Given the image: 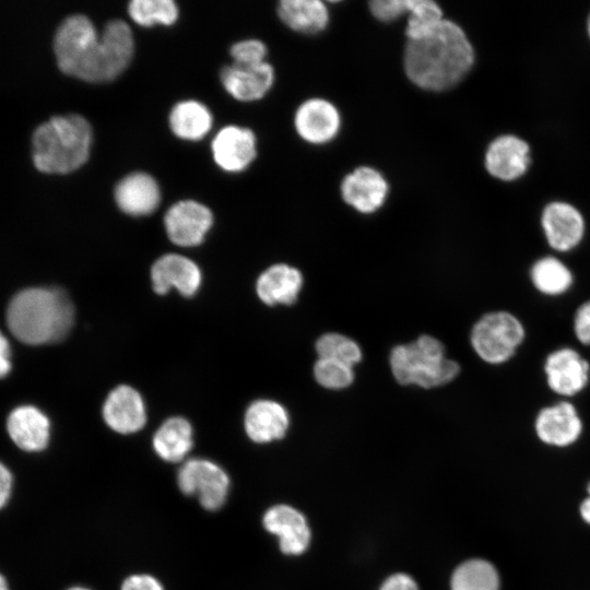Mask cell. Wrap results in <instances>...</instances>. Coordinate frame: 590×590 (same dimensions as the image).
<instances>
[{"label": "cell", "instance_id": "21", "mask_svg": "<svg viewBox=\"0 0 590 590\" xmlns=\"http://www.w3.org/2000/svg\"><path fill=\"white\" fill-rule=\"evenodd\" d=\"M103 417L106 424L119 434L135 433L146 422L143 399L132 387L118 386L105 400Z\"/></svg>", "mask_w": 590, "mask_h": 590}, {"label": "cell", "instance_id": "22", "mask_svg": "<svg viewBox=\"0 0 590 590\" xmlns=\"http://www.w3.org/2000/svg\"><path fill=\"white\" fill-rule=\"evenodd\" d=\"M267 531L279 536L280 548L284 554L298 555L308 546L310 530L305 517L286 505L271 507L263 516Z\"/></svg>", "mask_w": 590, "mask_h": 590}, {"label": "cell", "instance_id": "28", "mask_svg": "<svg viewBox=\"0 0 590 590\" xmlns=\"http://www.w3.org/2000/svg\"><path fill=\"white\" fill-rule=\"evenodd\" d=\"M192 427L184 417H170L155 432L153 448L167 462L181 461L192 448Z\"/></svg>", "mask_w": 590, "mask_h": 590}, {"label": "cell", "instance_id": "14", "mask_svg": "<svg viewBox=\"0 0 590 590\" xmlns=\"http://www.w3.org/2000/svg\"><path fill=\"white\" fill-rule=\"evenodd\" d=\"M211 153L214 163L222 170L240 173L257 157V138L249 128L227 125L214 135Z\"/></svg>", "mask_w": 590, "mask_h": 590}, {"label": "cell", "instance_id": "41", "mask_svg": "<svg viewBox=\"0 0 590 590\" xmlns=\"http://www.w3.org/2000/svg\"><path fill=\"white\" fill-rule=\"evenodd\" d=\"M580 514L583 520L590 523V496L582 502L580 506Z\"/></svg>", "mask_w": 590, "mask_h": 590}, {"label": "cell", "instance_id": "18", "mask_svg": "<svg viewBox=\"0 0 590 590\" xmlns=\"http://www.w3.org/2000/svg\"><path fill=\"white\" fill-rule=\"evenodd\" d=\"M114 200L125 214L145 216L156 211L162 192L156 179L145 172H132L115 186Z\"/></svg>", "mask_w": 590, "mask_h": 590}, {"label": "cell", "instance_id": "39", "mask_svg": "<svg viewBox=\"0 0 590 590\" xmlns=\"http://www.w3.org/2000/svg\"><path fill=\"white\" fill-rule=\"evenodd\" d=\"M380 590H418V588L410 576L396 574L386 579Z\"/></svg>", "mask_w": 590, "mask_h": 590}, {"label": "cell", "instance_id": "8", "mask_svg": "<svg viewBox=\"0 0 590 590\" xmlns=\"http://www.w3.org/2000/svg\"><path fill=\"white\" fill-rule=\"evenodd\" d=\"M542 370L548 390L558 399H574L590 382V363L573 346L563 345L548 352Z\"/></svg>", "mask_w": 590, "mask_h": 590}, {"label": "cell", "instance_id": "4", "mask_svg": "<svg viewBox=\"0 0 590 590\" xmlns=\"http://www.w3.org/2000/svg\"><path fill=\"white\" fill-rule=\"evenodd\" d=\"M442 344L435 338L422 335L416 341L393 347L391 370L401 385L434 388L453 380L460 371L457 362L444 355Z\"/></svg>", "mask_w": 590, "mask_h": 590}, {"label": "cell", "instance_id": "31", "mask_svg": "<svg viewBox=\"0 0 590 590\" xmlns=\"http://www.w3.org/2000/svg\"><path fill=\"white\" fill-rule=\"evenodd\" d=\"M408 40L425 36L444 20L441 8L432 0H408Z\"/></svg>", "mask_w": 590, "mask_h": 590}, {"label": "cell", "instance_id": "29", "mask_svg": "<svg viewBox=\"0 0 590 590\" xmlns=\"http://www.w3.org/2000/svg\"><path fill=\"white\" fill-rule=\"evenodd\" d=\"M499 578L495 567L483 559L461 564L453 573L451 590H498Z\"/></svg>", "mask_w": 590, "mask_h": 590}, {"label": "cell", "instance_id": "35", "mask_svg": "<svg viewBox=\"0 0 590 590\" xmlns=\"http://www.w3.org/2000/svg\"><path fill=\"white\" fill-rule=\"evenodd\" d=\"M370 13L380 22H393L408 13V0H373Z\"/></svg>", "mask_w": 590, "mask_h": 590}, {"label": "cell", "instance_id": "1", "mask_svg": "<svg viewBox=\"0 0 590 590\" xmlns=\"http://www.w3.org/2000/svg\"><path fill=\"white\" fill-rule=\"evenodd\" d=\"M474 61V48L463 28L446 19L425 36L408 40L403 56L409 80L430 92L457 85Z\"/></svg>", "mask_w": 590, "mask_h": 590}, {"label": "cell", "instance_id": "27", "mask_svg": "<svg viewBox=\"0 0 590 590\" xmlns=\"http://www.w3.org/2000/svg\"><path fill=\"white\" fill-rule=\"evenodd\" d=\"M276 11L287 27L302 34L320 33L329 23V10L320 0H282Z\"/></svg>", "mask_w": 590, "mask_h": 590}, {"label": "cell", "instance_id": "16", "mask_svg": "<svg viewBox=\"0 0 590 590\" xmlns=\"http://www.w3.org/2000/svg\"><path fill=\"white\" fill-rule=\"evenodd\" d=\"M275 73L268 62L241 66L232 63L220 71V81L234 99L248 103L264 97L273 86Z\"/></svg>", "mask_w": 590, "mask_h": 590}, {"label": "cell", "instance_id": "23", "mask_svg": "<svg viewBox=\"0 0 590 590\" xmlns=\"http://www.w3.org/2000/svg\"><path fill=\"white\" fill-rule=\"evenodd\" d=\"M531 286L544 297L557 298L567 295L575 285L570 267L555 253L536 258L529 268Z\"/></svg>", "mask_w": 590, "mask_h": 590}, {"label": "cell", "instance_id": "37", "mask_svg": "<svg viewBox=\"0 0 590 590\" xmlns=\"http://www.w3.org/2000/svg\"><path fill=\"white\" fill-rule=\"evenodd\" d=\"M121 590H164L162 583L153 576L138 574L128 577L121 585Z\"/></svg>", "mask_w": 590, "mask_h": 590}, {"label": "cell", "instance_id": "25", "mask_svg": "<svg viewBox=\"0 0 590 590\" xmlns=\"http://www.w3.org/2000/svg\"><path fill=\"white\" fill-rule=\"evenodd\" d=\"M303 285L299 271L279 263L267 269L257 281V294L268 305L293 304Z\"/></svg>", "mask_w": 590, "mask_h": 590}, {"label": "cell", "instance_id": "43", "mask_svg": "<svg viewBox=\"0 0 590 590\" xmlns=\"http://www.w3.org/2000/svg\"><path fill=\"white\" fill-rule=\"evenodd\" d=\"M586 30H587V35H588V37L590 39V12H589V15L587 17Z\"/></svg>", "mask_w": 590, "mask_h": 590}, {"label": "cell", "instance_id": "3", "mask_svg": "<svg viewBox=\"0 0 590 590\" xmlns=\"http://www.w3.org/2000/svg\"><path fill=\"white\" fill-rule=\"evenodd\" d=\"M92 145L93 129L85 117L78 114L54 116L33 132V164L44 174H70L87 162Z\"/></svg>", "mask_w": 590, "mask_h": 590}, {"label": "cell", "instance_id": "15", "mask_svg": "<svg viewBox=\"0 0 590 590\" xmlns=\"http://www.w3.org/2000/svg\"><path fill=\"white\" fill-rule=\"evenodd\" d=\"M340 190L346 204L361 213L369 214L382 206L389 185L379 170L359 166L343 178Z\"/></svg>", "mask_w": 590, "mask_h": 590}, {"label": "cell", "instance_id": "7", "mask_svg": "<svg viewBox=\"0 0 590 590\" xmlns=\"http://www.w3.org/2000/svg\"><path fill=\"white\" fill-rule=\"evenodd\" d=\"M135 42L130 26L120 19L108 21L102 32L98 50L83 81L107 83L122 74L131 63Z\"/></svg>", "mask_w": 590, "mask_h": 590}, {"label": "cell", "instance_id": "9", "mask_svg": "<svg viewBox=\"0 0 590 590\" xmlns=\"http://www.w3.org/2000/svg\"><path fill=\"white\" fill-rule=\"evenodd\" d=\"M177 484L185 495L197 497L204 509L215 511L225 504L231 481L219 464L196 458L180 467Z\"/></svg>", "mask_w": 590, "mask_h": 590}, {"label": "cell", "instance_id": "5", "mask_svg": "<svg viewBox=\"0 0 590 590\" xmlns=\"http://www.w3.org/2000/svg\"><path fill=\"white\" fill-rule=\"evenodd\" d=\"M527 339L523 321L508 310L483 315L471 330V344L477 356L491 365L511 361Z\"/></svg>", "mask_w": 590, "mask_h": 590}, {"label": "cell", "instance_id": "34", "mask_svg": "<svg viewBox=\"0 0 590 590\" xmlns=\"http://www.w3.org/2000/svg\"><path fill=\"white\" fill-rule=\"evenodd\" d=\"M229 55L234 60L233 63L241 66L259 64L267 61L268 48L263 42L248 38L233 44Z\"/></svg>", "mask_w": 590, "mask_h": 590}, {"label": "cell", "instance_id": "36", "mask_svg": "<svg viewBox=\"0 0 590 590\" xmlns=\"http://www.w3.org/2000/svg\"><path fill=\"white\" fill-rule=\"evenodd\" d=\"M573 333L580 345L590 347V298L576 308L573 316Z\"/></svg>", "mask_w": 590, "mask_h": 590}, {"label": "cell", "instance_id": "19", "mask_svg": "<svg viewBox=\"0 0 590 590\" xmlns=\"http://www.w3.org/2000/svg\"><path fill=\"white\" fill-rule=\"evenodd\" d=\"M5 426L12 442L25 452H40L49 444L50 421L34 405L14 408L7 417Z\"/></svg>", "mask_w": 590, "mask_h": 590}, {"label": "cell", "instance_id": "45", "mask_svg": "<svg viewBox=\"0 0 590 590\" xmlns=\"http://www.w3.org/2000/svg\"><path fill=\"white\" fill-rule=\"evenodd\" d=\"M588 492H589V496H590V484H589V487H588Z\"/></svg>", "mask_w": 590, "mask_h": 590}, {"label": "cell", "instance_id": "26", "mask_svg": "<svg viewBox=\"0 0 590 590\" xmlns=\"http://www.w3.org/2000/svg\"><path fill=\"white\" fill-rule=\"evenodd\" d=\"M168 125L178 139L199 141L212 129L213 116L203 103L185 99L176 103L170 109Z\"/></svg>", "mask_w": 590, "mask_h": 590}, {"label": "cell", "instance_id": "44", "mask_svg": "<svg viewBox=\"0 0 590 590\" xmlns=\"http://www.w3.org/2000/svg\"><path fill=\"white\" fill-rule=\"evenodd\" d=\"M67 590H91L88 588H85V587H81V586H74V587H71Z\"/></svg>", "mask_w": 590, "mask_h": 590}, {"label": "cell", "instance_id": "20", "mask_svg": "<svg viewBox=\"0 0 590 590\" xmlns=\"http://www.w3.org/2000/svg\"><path fill=\"white\" fill-rule=\"evenodd\" d=\"M151 280L157 294H166L175 287L181 295L189 297L196 294L201 284V272L189 258L178 253H167L152 266Z\"/></svg>", "mask_w": 590, "mask_h": 590}, {"label": "cell", "instance_id": "11", "mask_svg": "<svg viewBox=\"0 0 590 590\" xmlns=\"http://www.w3.org/2000/svg\"><path fill=\"white\" fill-rule=\"evenodd\" d=\"M532 164L529 142L514 133H503L487 145L484 155L486 172L495 179L512 182L526 176Z\"/></svg>", "mask_w": 590, "mask_h": 590}, {"label": "cell", "instance_id": "40", "mask_svg": "<svg viewBox=\"0 0 590 590\" xmlns=\"http://www.w3.org/2000/svg\"><path fill=\"white\" fill-rule=\"evenodd\" d=\"M11 369V346L9 340L0 330V378L7 377Z\"/></svg>", "mask_w": 590, "mask_h": 590}, {"label": "cell", "instance_id": "12", "mask_svg": "<svg viewBox=\"0 0 590 590\" xmlns=\"http://www.w3.org/2000/svg\"><path fill=\"white\" fill-rule=\"evenodd\" d=\"M533 427L542 442L554 447H567L581 436L583 422L571 400L558 399L538 410Z\"/></svg>", "mask_w": 590, "mask_h": 590}, {"label": "cell", "instance_id": "30", "mask_svg": "<svg viewBox=\"0 0 590 590\" xmlns=\"http://www.w3.org/2000/svg\"><path fill=\"white\" fill-rule=\"evenodd\" d=\"M127 11L133 23L142 27L170 26L179 17L178 4L173 0H132Z\"/></svg>", "mask_w": 590, "mask_h": 590}, {"label": "cell", "instance_id": "6", "mask_svg": "<svg viewBox=\"0 0 590 590\" xmlns=\"http://www.w3.org/2000/svg\"><path fill=\"white\" fill-rule=\"evenodd\" d=\"M101 33L90 17L72 14L57 27L54 52L59 69L83 81L98 49Z\"/></svg>", "mask_w": 590, "mask_h": 590}, {"label": "cell", "instance_id": "24", "mask_svg": "<svg viewBox=\"0 0 590 590\" xmlns=\"http://www.w3.org/2000/svg\"><path fill=\"white\" fill-rule=\"evenodd\" d=\"M245 430L258 444L282 438L288 427L286 410L278 402L258 400L252 402L245 414Z\"/></svg>", "mask_w": 590, "mask_h": 590}, {"label": "cell", "instance_id": "38", "mask_svg": "<svg viewBox=\"0 0 590 590\" xmlns=\"http://www.w3.org/2000/svg\"><path fill=\"white\" fill-rule=\"evenodd\" d=\"M14 487V476L9 467L0 461V511L11 500Z\"/></svg>", "mask_w": 590, "mask_h": 590}, {"label": "cell", "instance_id": "32", "mask_svg": "<svg viewBox=\"0 0 590 590\" xmlns=\"http://www.w3.org/2000/svg\"><path fill=\"white\" fill-rule=\"evenodd\" d=\"M319 358L343 363L353 368L362 359L359 346L351 339L339 333L321 335L316 343Z\"/></svg>", "mask_w": 590, "mask_h": 590}, {"label": "cell", "instance_id": "33", "mask_svg": "<svg viewBox=\"0 0 590 590\" xmlns=\"http://www.w3.org/2000/svg\"><path fill=\"white\" fill-rule=\"evenodd\" d=\"M316 380L328 389H342L350 386L354 379L352 367L327 358H319L314 367Z\"/></svg>", "mask_w": 590, "mask_h": 590}, {"label": "cell", "instance_id": "13", "mask_svg": "<svg viewBox=\"0 0 590 590\" xmlns=\"http://www.w3.org/2000/svg\"><path fill=\"white\" fill-rule=\"evenodd\" d=\"M213 213L205 204L180 200L168 208L164 226L170 241L181 247L200 245L213 225Z\"/></svg>", "mask_w": 590, "mask_h": 590}, {"label": "cell", "instance_id": "42", "mask_svg": "<svg viewBox=\"0 0 590 590\" xmlns=\"http://www.w3.org/2000/svg\"><path fill=\"white\" fill-rule=\"evenodd\" d=\"M0 590H10L9 583L5 577L0 573Z\"/></svg>", "mask_w": 590, "mask_h": 590}, {"label": "cell", "instance_id": "10", "mask_svg": "<svg viewBox=\"0 0 590 590\" xmlns=\"http://www.w3.org/2000/svg\"><path fill=\"white\" fill-rule=\"evenodd\" d=\"M540 227L553 253L564 255L582 244L587 224L582 212L575 204L565 200H552L541 210Z\"/></svg>", "mask_w": 590, "mask_h": 590}, {"label": "cell", "instance_id": "2", "mask_svg": "<svg viewBox=\"0 0 590 590\" xmlns=\"http://www.w3.org/2000/svg\"><path fill=\"white\" fill-rule=\"evenodd\" d=\"M5 320L10 332L20 342L45 345L68 335L74 323V307L61 288L27 287L9 302Z\"/></svg>", "mask_w": 590, "mask_h": 590}, {"label": "cell", "instance_id": "17", "mask_svg": "<svg viewBox=\"0 0 590 590\" xmlns=\"http://www.w3.org/2000/svg\"><path fill=\"white\" fill-rule=\"evenodd\" d=\"M340 126L338 108L324 98H309L295 111V130L303 140L311 144H324L333 140Z\"/></svg>", "mask_w": 590, "mask_h": 590}]
</instances>
